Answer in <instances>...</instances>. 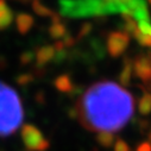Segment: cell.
Wrapping results in <instances>:
<instances>
[{
    "instance_id": "1",
    "label": "cell",
    "mask_w": 151,
    "mask_h": 151,
    "mask_svg": "<svg viewBox=\"0 0 151 151\" xmlns=\"http://www.w3.org/2000/svg\"><path fill=\"white\" fill-rule=\"evenodd\" d=\"M79 123L93 132H118L134 114V98L113 81L89 86L75 104Z\"/></svg>"
},
{
    "instance_id": "2",
    "label": "cell",
    "mask_w": 151,
    "mask_h": 151,
    "mask_svg": "<svg viewBox=\"0 0 151 151\" xmlns=\"http://www.w3.org/2000/svg\"><path fill=\"white\" fill-rule=\"evenodd\" d=\"M24 119L20 96L7 83L0 81V137L13 134Z\"/></svg>"
},
{
    "instance_id": "3",
    "label": "cell",
    "mask_w": 151,
    "mask_h": 151,
    "mask_svg": "<svg viewBox=\"0 0 151 151\" xmlns=\"http://www.w3.org/2000/svg\"><path fill=\"white\" fill-rule=\"evenodd\" d=\"M22 140L29 151H45L49 149V140L33 125H25L22 129Z\"/></svg>"
},
{
    "instance_id": "4",
    "label": "cell",
    "mask_w": 151,
    "mask_h": 151,
    "mask_svg": "<svg viewBox=\"0 0 151 151\" xmlns=\"http://www.w3.org/2000/svg\"><path fill=\"white\" fill-rule=\"evenodd\" d=\"M136 76L143 83L144 91H151V52L140 54L134 60Z\"/></svg>"
},
{
    "instance_id": "5",
    "label": "cell",
    "mask_w": 151,
    "mask_h": 151,
    "mask_svg": "<svg viewBox=\"0 0 151 151\" xmlns=\"http://www.w3.org/2000/svg\"><path fill=\"white\" fill-rule=\"evenodd\" d=\"M129 36L125 33L116 32L112 33L108 38V49L112 56H119L125 51V49L129 45Z\"/></svg>"
},
{
    "instance_id": "6",
    "label": "cell",
    "mask_w": 151,
    "mask_h": 151,
    "mask_svg": "<svg viewBox=\"0 0 151 151\" xmlns=\"http://www.w3.org/2000/svg\"><path fill=\"white\" fill-rule=\"evenodd\" d=\"M138 111L142 116H147L151 113V93L145 92L138 102Z\"/></svg>"
},
{
    "instance_id": "7",
    "label": "cell",
    "mask_w": 151,
    "mask_h": 151,
    "mask_svg": "<svg viewBox=\"0 0 151 151\" xmlns=\"http://www.w3.org/2000/svg\"><path fill=\"white\" fill-rule=\"evenodd\" d=\"M96 142L102 146V147H111L116 143V137L112 132H99L96 134Z\"/></svg>"
},
{
    "instance_id": "8",
    "label": "cell",
    "mask_w": 151,
    "mask_h": 151,
    "mask_svg": "<svg viewBox=\"0 0 151 151\" xmlns=\"http://www.w3.org/2000/svg\"><path fill=\"white\" fill-rule=\"evenodd\" d=\"M130 81H131V63H130V61H126L125 68L120 75V82L124 86H129Z\"/></svg>"
},
{
    "instance_id": "9",
    "label": "cell",
    "mask_w": 151,
    "mask_h": 151,
    "mask_svg": "<svg viewBox=\"0 0 151 151\" xmlns=\"http://www.w3.org/2000/svg\"><path fill=\"white\" fill-rule=\"evenodd\" d=\"M133 36L136 37V40L138 41V43L140 45H144V47H147V48H151V37L146 36V35H143L139 29L136 30V32L133 33Z\"/></svg>"
},
{
    "instance_id": "10",
    "label": "cell",
    "mask_w": 151,
    "mask_h": 151,
    "mask_svg": "<svg viewBox=\"0 0 151 151\" xmlns=\"http://www.w3.org/2000/svg\"><path fill=\"white\" fill-rule=\"evenodd\" d=\"M113 147H114V151H131L130 145L123 139H117Z\"/></svg>"
},
{
    "instance_id": "11",
    "label": "cell",
    "mask_w": 151,
    "mask_h": 151,
    "mask_svg": "<svg viewBox=\"0 0 151 151\" xmlns=\"http://www.w3.org/2000/svg\"><path fill=\"white\" fill-rule=\"evenodd\" d=\"M136 151H151V142L144 140V142L139 143L136 147Z\"/></svg>"
},
{
    "instance_id": "12",
    "label": "cell",
    "mask_w": 151,
    "mask_h": 151,
    "mask_svg": "<svg viewBox=\"0 0 151 151\" xmlns=\"http://www.w3.org/2000/svg\"><path fill=\"white\" fill-rule=\"evenodd\" d=\"M147 138H149V142H151V129H150V131L147 133Z\"/></svg>"
},
{
    "instance_id": "13",
    "label": "cell",
    "mask_w": 151,
    "mask_h": 151,
    "mask_svg": "<svg viewBox=\"0 0 151 151\" xmlns=\"http://www.w3.org/2000/svg\"><path fill=\"white\" fill-rule=\"evenodd\" d=\"M147 1H149V4H150V5H151V0H147Z\"/></svg>"
}]
</instances>
